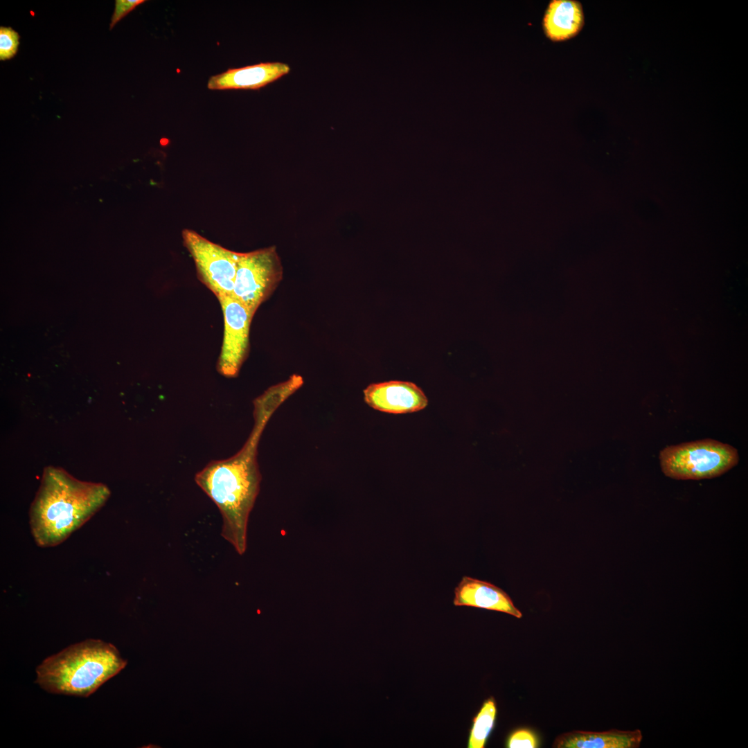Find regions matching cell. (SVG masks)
I'll list each match as a JSON object with an SVG mask.
<instances>
[{
	"mask_svg": "<svg viewBox=\"0 0 748 748\" xmlns=\"http://www.w3.org/2000/svg\"><path fill=\"white\" fill-rule=\"evenodd\" d=\"M255 423L242 448L229 458L210 462L196 474L197 484L218 507L223 519L222 536L239 555L247 547L249 513L259 492L261 480L257 447L262 432L276 411L270 404H254Z\"/></svg>",
	"mask_w": 748,
	"mask_h": 748,
	"instance_id": "1",
	"label": "cell"
},
{
	"mask_svg": "<svg viewBox=\"0 0 748 748\" xmlns=\"http://www.w3.org/2000/svg\"><path fill=\"white\" fill-rule=\"evenodd\" d=\"M663 473L678 480H700L719 477L736 466L738 451L731 445L706 438L670 445L661 449Z\"/></svg>",
	"mask_w": 748,
	"mask_h": 748,
	"instance_id": "4",
	"label": "cell"
},
{
	"mask_svg": "<svg viewBox=\"0 0 748 748\" xmlns=\"http://www.w3.org/2000/svg\"><path fill=\"white\" fill-rule=\"evenodd\" d=\"M282 276L283 267L275 247L239 253L231 295L254 315Z\"/></svg>",
	"mask_w": 748,
	"mask_h": 748,
	"instance_id": "5",
	"label": "cell"
},
{
	"mask_svg": "<svg viewBox=\"0 0 748 748\" xmlns=\"http://www.w3.org/2000/svg\"><path fill=\"white\" fill-rule=\"evenodd\" d=\"M455 606H469L501 612L520 618L522 613L508 594L484 580L463 576L454 589Z\"/></svg>",
	"mask_w": 748,
	"mask_h": 748,
	"instance_id": "10",
	"label": "cell"
},
{
	"mask_svg": "<svg viewBox=\"0 0 748 748\" xmlns=\"http://www.w3.org/2000/svg\"><path fill=\"white\" fill-rule=\"evenodd\" d=\"M365 402L374 409L394 414L417 412L428 404L424 391L411 382L373 383L364 390Z\"/></svg>",
	"mask_w": 748,
	"mask_h": 748,
	"instance_id": "8",
	"label": "cell"
},
{
	"mask_svg": "<svg viewBox=\"0 0 748 748\" xmlns=\"http://www.w3.org/2000/svg\"><path fill=\"white\" fill-rule=\"evenodd\" d=\"M224 316V337L217 368L222 375L233 377L245 360L253 314L232 295L217 297Z\"/></svg>",
	"mask_w": 748,
	"mask_h": 748,
	"instance_id": "7",
	"label": "cell"
},
{
	"mask_svg": "<svg viewBox=\"0 0 748 748\" xmlns=\"http://www.w3.org/2000/svg\"><path fill=\"white\" fill-rule=\"evenodd\" d=\"M497 714L495 700L490 697L483 704L473 720L467 747L483 748L494 727Z\"/></svg>",
	"mask_w": 748,
	"mask_h": 748,
	"instance_id": "13",
	"label": "cell"
},
{
	"mask_svg": "<svg viewBox=\"0 0 748 748\" xmlns=\"http://www.w3.org/2000/svg\"><path fill=\"white\" fill-rule=\"evenodd\" d=\"M144 2H145V0H116L109 29L111 30L122 18Z\"/></svg>",
	"mask_w": 748,
	"mask_h": 748,
	"instance_id": "16",
	"label": "cell"
},
{
	"mask_svg": "<svg viewBox=\"0 0 748 748\" xmlns=\"http://www.w3.org/2000/svg\"><path fill=\"white\" fill-rule=\"evenodd\" d=\"M643 736L641 730L605 731H572L558 736L555 748H638Z\"/></svg>",
	"mask_w": 748,
	"mask_h": 748,
	"instance_id": "11",
	"label": "cell"
},
{
	"mask_svg": "<svg viewBox=\"0 0 748 748\" xmlns=\"http://www.w3.org/2000/svg\"><path fill=\"white\" fill-rule=\"evenodd\" d=\"M289 64L280 62H267L229 69L211 76L207 87L211 90L253 89L256 90L274 82L288 74Z\"/></svg>",
	"mask_w": 748,
	"mask_h": 748,
	"instance_id": "9",
	"label": "cell"
},
{
	"mask_svg": "<svg viewBox=\"0 0 748 748\" xmlns=\"http://www.w3.org/2000/svg\"><path fill=\"white\" fill-rule=\"evenodd\" d=\"M538 742L535 735L529 729H521L513 732L507 742L509 748H535Z\"/></svg>",
	"mask_w": 748,
	"mask_h": 748,
	"instance_id": "15",
	"label": "cell"
},
{
	"mask_svg": "<svg viewBox=\"0 0 748 748\" xmlns=\"http://www.w3.org/2000/svg\"><path fill=\"white\" fill-rule=\"evenodd\" d=\"M19 33L10 27H0V60L12 58L19 45Z\"/></svg>",
	"mask_w": 748,
	"mask_h": 748,
	"instance_id": "14",
	"label": "cell"
},
{
	"mask_svg": "<svg viewBox=\"0 0 748 748\" xmlns=\"http://www.w3.org/2000/svg\"><path fill=\"white\" fill-rule=\"evenodd\" d=\"M181 235L200 280L217 297L231 295L239 253L215 244L191 229H184Z\"/></svg>",
	"mask_w": 748,
	"mask_h": 748,
	"instance_id": "6",
	"label": "cell"
},
{
	"mask_svg": "<svg viewBox=\"0 0 748 748\" xmlns=\"http://www.w3.org/2000/svg\"><path fill=\"white\" fill-rule=\"evenodd\" d=\"M110 494L102 483L79 480L60 467H45L29 512L36 544L52 547L64 542L104 506Z\"/></svg>",
	"mask_w": 748,
	"mask_h": 748,
	"instance_id": "2",
	"label": "cell"
},
{
	"mask_svg": "<svg viewBox=\"0 0 748 748\" xmlns=\"http://www.w3.org/2000/svg\"><path fill=\"white\" fill-rule=\"evenodd\" d=\"M584 25L581 3L576 0H552L542 20L545 35L552 42H562L576 36Z\"/></svg>",
	"mask_w": 748,
	"mask_h": 748,
	"instance_id": "12",
	"label": "cell"
},
{
	"mask_svg": "<svg viewBox=\"0 0 748 748\" xmlns=\"http://www.w3.org/2000/svg\"><path fill=\"white\" fill-rule=\"evenodd\" d=\"M126 665L114 645L88 639L45 659L36 669V683L51 693L88 697Z\"/></svg>",
	"mask_w": 748,
	"mask_h": 748,
	"instance_id": "3",
	"label": "cell"
}]
</instances>
